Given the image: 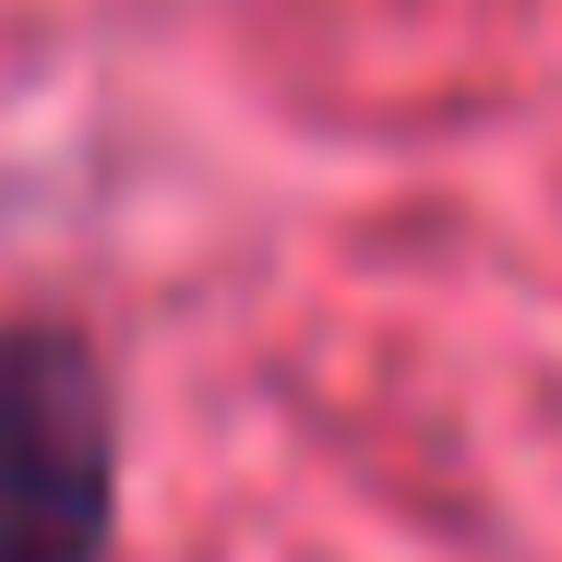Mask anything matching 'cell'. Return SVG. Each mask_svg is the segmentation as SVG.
I'll list each match as a JSON object with an SVG mask.
<instances>
[{
    "label": "cell",
    "instance_id": "cell-1",
    "mask_svg": "<svg viewBox=\"0 0 562 562\" xmlns=\"http://www.w3.org/2000/svg\"><path fill=\"white\" fill-rule=\"evenodd\" d=\"M109 539V407L60 336L0 347V562H85Z\"/></svg>",
    "mask_w": 562,
    "mask_h": 562
}]
</instances>
